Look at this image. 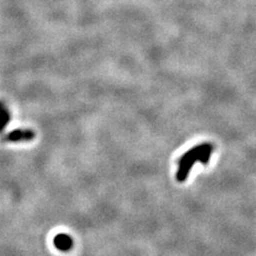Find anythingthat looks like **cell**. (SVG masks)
<instances>
[{"instance_id":"6da1fadb","label":"cell","mask_w":256,"mask_h":256,"mask_svg":"<svg viewBox=\"0 0 256 256\" xmlns=\"http://www.w3.org/2000/svg\"><path fill=\"white\" fill-rule=\"evenodd\" d=\"M212 146L210 143H204L201 146H196L184 155L178 164V171L176 178L180 182H185L190 174L192 166L196 164V162H202L203 164H207L212 157Z\"/></svg>"},{"instance_id":"7a4b0ae2","label":"cell","mask_w":256,"mask_h":256,"mask_svg":"<svg viewBox=\"0 0 256 256\" xmlns=\"http://www.w3.org/2000/svg\"><path fill=\"white\" fill-rule=\"evenodd\" d=\"M36 138V132L31 130H13L9 134H6L4 138V142H11V143H16V142H28L34 140Z\"/></svg>"},{"instance_id":"3957f363","label":"cell","mask_w":256,"mask_h":256,"mask_svg":"<svg viewBox=\"0 0 256 256\" xmlns=\"http://www.w3.org/2000/svg\"><path fill=\"white\" fill-rule=\"evenodd\" d=\"M54 244L56 246L58 250L66 252L70 251L72 248H73V239H72L70 236L66 234H59L54 237Z\"/></svg>"},{"instance_id":"277c9868","label":"cell","mask_w":256,"mask_h":256,"mask_svg":"<svg viewBox=\"0 0 256 256\" xmlns=\"http://www.w3.org/2000/svg\"><path fill=\"white\" fill-rule=\"evenodd\" d=\"M10 120H11L10 112L8 111L6 108L0 111V132H4L6 126L10 123Z\"/></svg>"},{"instance_id":"5b68a950","label":"cell","mask_w":256,"mask_h":256,"mask_svg":"<svg viewBox=\"0 0 256 256\" xmlns=\"http://www.w3.org/2000/svg\"><path fill=\"white\" fill-rule=\"evenodd\" d=\"M4 108H6V106L4 105V104H2V102H0V111H2V109H4Z\"/></svg>"}]
</instances>
